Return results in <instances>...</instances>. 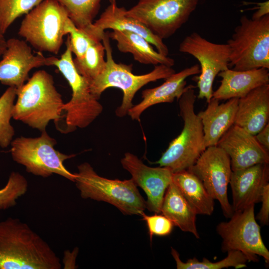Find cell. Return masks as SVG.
Instances as JSON below:
<instances>
[{"label": "cell", "mask_w": 269, "mask_h": 269, "mask_svg": "<svg viewBox=\"0 0 269 269\" xmlns=\"http://www.w3.org/2000/svg\"><path fill=\"white\" fill-rule=\"evenodd\" d=\"M60 258L26 223L0 221V269H60Z\"/></svg>", "instance_id": "1"}, {"label": "cell", "mask_w": 269, "mask_h": 269, "mask_svg": "<svg viewBox=\"0 0 269 269\" xmlns=\"http://www.w3.org/2000/svg\"><path fill=\"white\" fill-rule=\"evenodd\" d=\"M12 118L40 132L46 131L51 121L63 118L64 103L52 76L45 70L35 72L26 83L16 89Z\"/></svg>", "instance_id": "2"}, {"label": "cell", "mask_w": 269, "mask_h": 269, "mask_svg": "<svg viewBox=\"0 0 269 269\" xmlns=\"http://www.w3.org/2000/svg\"><path fill=\"white\" fill-rule=\"evenodd\" d=\"M107 55L106 67L103 72L90 82L91 93L99 99L102 93L109 88H117L123 92V99L115 114L119 117L128 115L134 106L133 100L136 93L147 84L160 79H166L175 71L163 64L155 65L150 72L135 75L132 72V65L116 63L113 57L109 32H105L102 39Z\"/></svg>", "instance_id": "3"}, {"label": "cell", "mask_w": 269, "mask_h": 269, "mask_svg": "<svg viewBox=\"0 0 269 269\" xmlns=\"http://www.w3.org/2000/svg\"><path fill=\"white\" fill-rule=\"evenodd\" d=\"M194 88L192 85H188L178 100L180 116L183 121L180 134L155 162L170 168L173 173L188 169L206 148L201 121L194 111L196 99Z\"/></svg>", "instance_id": "4"}, {"label": "cell", "mask_w": 269, "mask_h": 269, "mask_svg": "<svg viewBox=\"0 0 269 269\" xmlns=\"http://www.w3.org/2000/svg\"><path fill=\"white\" fill-rule=\"evenodd\" d=\"M77 168L74 182L82 198L107 202L127 215H140L146 209V201L132 178L121 180L101 176L88 162Z\"/></svg>", "instance_id": "5"}, {"label": "cell", "mask_w": 269, "mask_h": 269, "mask_svg": "<svg viewBox=\"0 0 269 269\" xmlns=\"http://www.w3.org/2000/svg\"><path fill=\"white\" fill-rule=\"evenodd\" d=\"M227 44L233 69H269V14L256 20L242 16Z\"/></svg>", "instance_id": "6"}, {"label": "cell", "mask_w": 269, "mask_h": 269, "mask_svg": "<svg viewBox=\"0 0 269 269\" xmlns=\"http://www.w3.org/2000/svg\"><path fill=\"white\" fill-rule=\"evenodd\" d=\"M56 144V140L44 131L38 137L20 136L13 139L10 152L12 159L23 165L28 173L44 178L55 174L74 182L75 173L67 169L64 162L76 155L55 149Z\"/></svg>", "instance_id": "7"}, {"label": "cell", "mask_w": 269, "mask_h": 269, "mask_svg": "<svg viewBox=\"0 0 269 269\" xmlns=\"http://www.w3.org/2000/svg\"><path fill=\"white\" fill-rule=\"evenodd\" d=\"M69 17L56 0H43L25 14L18 34L38 51L57 54Z\"/></svg>", "instance_id": "8"}, {"label": "cell", "mask_w": 269, "mask_h": 269, "mask_svg": "<svg viewBox=\"0 0 269 269\" xmlns=\"http://www.w3.org/2000/svg\"><path fill=\"white\" fill-rule=\"evenodd\" d=\"M52 66L56 67L63 75L72 92L71 99L63 107L65 112V132L87 127L101 114L103 107L91 93L90 82L76 69L68 45L60 58L53 57Z\"/></svg>", "instance_id": "9"}, {"label": "cell", "mask_w": 269, "mask_h": 269, "mask_svg": "<svg viewBox=\"0 0 269 269\" xmlns=\"http://www.w3.org/2000/svg\"><path fill=\"white\" fill-rule=\"evenodd\" d=\"M199 0H138L126 13L161 39L172 36L189 19Z\"/></svg>", "instance_id": "10"}, {"label": "cell", "mask_w": 269, "mask_h": 269, "mask_svg": "<svg viewBox=\"0 0 269 269\" xmlns=\"http://www.w3.org/2000/svg\"><path fill=\"white\" fill-rule=\"evenodd\" d=\"M254 207L253 205L234 212L230 219L219 223L216 230L222 240L223 252L239 251L247 257L248 262H257L261 256L269 264V251L263 241Z\"/></svg>", "instance_id": "11"}, {"label": "cell", "mask_w": 269, "mask_h": 269, "mask_svg": "<svg viewBox=\"0 0 269 269\" xmlns=\"http://www.w3.org/2000/svg\"><path fill=\"white\" fill-rule=\"evenodd\" d=\"M179 51L192 55L198 61L200 72L196 77L199 89L197 98L205 99L208 103L212 98L215 77L220 72L229 68L228 45L211 42L194 32L181 41Z\"/></svg>", "instance_id": "12"}, {"label": "cell", "mask_w": 269, "mask_h": 269, "mask_svg": "<svg viewBox=\"0 0 269 269\" xmlns=\"http://www.w3.org/2000/svg\"><path fill=\"white\" fill-rule=\"evenodd\" d=\"M187 170L200 179L210 195L219 202L224 215L230 218L233 210L228 198V186L232 170L226 152L217 145L208 147Z\"/></svg>", "instance_id": "13"}, {"label": "cell", "mask_w": 269, "mask_h": 269, "mask_svg": "<svg viewBox=\"0 0 269 269\" xmlns=\"http://www.w3.org/2000/svg\"><path fill=\"white\" fill-rule=\"evenodd\" d=\"M53 58L45 57L40 51L33 53L31 47L23 40L9 38L0 61V83L18 89L27 81L32 69L52 66Z\"/></svg>", "instance_id": "14"}, {"label": "cell", "mask_w": 269, "mask_h": 269, "mask_svg": "<svg viewBox=\"0 0 269 269\" xmlns=\"http://www.w3.org/2000/svg\"><path fill=\"white\" fill-rule=\"evenodd\" d=\"M121 163L131 174L135 185L143 189L147 195L146 209L160 213L165 191L172 181L173 172L167 167L148 166L131 152L125 153Z\"/></svg>", "instance_id": "15"}, {"label": "cell", "mask_w": 269, "mask_h": 269, "mask_svg": "<svg viewBox=\"0 0 269 269\" xmlns=\"http://www.w3.org/2000/svg\"><path fill=\"white\" fill-rule=\"evenodd\" d=\"M217 146L229 156L232 171L269 163V151L258 142L255 135L235 125L223 135Z\"/></svg>", "instance_id": "16"}, {"label": "cell", "mask_w": 269, "mask_h": 269, "mask_svg": "<svg viewBox=\"0 0 269 269\" xmlns=\"http://www.w3.org/2000/svg\"><path fill=\"white\" fill-rule=\"evenodd\" d=\"M110 4L85 31L92 38L102 41L106 29L125 30L135 33L154 46L160 54L167 56L169 50L163 40L153 34L143 24L127 15L124 7H119L116 0H110Z\"/></svg>", "instance_id": "17"}, {"label": "cell", "mask_w": 269, "mask_h": 269, "mask_svg": "<svg viewBox=\"0 0 269 269\" xmlns=\"http://www.w3.org/2000/svg\"><path fill=\"white\" fill-rule=\"evenodd\" d=\"M269 163H260L232 171L229 184L233 212L261 202L264 186L269 183Z\"/></svg>", "instance_id": "18"}, {"label": "cell", "mask_w": 269, "mask_h": 269, "mask_svg": "<svg viewBox=\"0 0 269 269\" xmlns=\"http://www.w3.org/2000/svg\"><path fill=\"white\" fill-rule=\"evenodd\" d=\"M200 72V66L196 64L174 73L157 87L143 90L142 101L134 105L129 110L128 115L132 120L139 121L142 113L150 107L160 103H171L175 99L178 100L188 88L186 79Z\"/></svg>", "instance_id": "19"}, {"label": "cell", "mask_w": 269, "mask_h": 269, "mask_svg": "<svg viewBox=\"0 0 269 269\" xmlns=\"http://www.w3.org/2000/svg\"><path fill=\"white\" fill-rule=\"evenodd\" d=\"M269 84L258 87L238 99L234 125L255 135L269 123Z\"/></svg>", "instance_id": "20"}, {"label": "cell", "mask_w": 269, "mask_h": 269, "mask_svg": "<svg viewBox=\"0 0 269 269\" xmlns=\"http://www.w3.org/2000/svg\"><path fill=\"white\" fill-rule=\"evenodd\" d=\"M220 85L212 98L220 100L241 98L254 89L269 84V69L260 68L239 71L229 68L220 72Z\"/></svg>", "instance_id": "21"}, {"label": "cell", "mask_w": 269, "mask_h": 269, "mask_svg": "<svg viewBox=\"0 0 269 269\" xmlns=\"http://www.w3.org/2000/svg\"><path fill=\"white\" fill-rule=\"evenodd\" d=\"M238 103V98H232L223 103L212 98L207 108L200 112L206 148L217 145L223 135L234 124Z\"/></svg>", "instance_id": "22"}, {"label": "cell", "mask_w": 269, "mask_h": 269, "mask_svg": "<svg viewBox=\"0 0 269 269\" xmlns=\"http://www.w3.org/2000/svg\"><path fill=\"white\" fill-rule=\"evenodd\" d=\"M110 38L117 42V47L123 53H130L136 61L144 64H163L169 67L174 65L173 59L155 51L144 38L135 33L113 30L109 32Z\"/></svg>", "instance_id": "23"}, {"label": "cell", "mask_w": 269, "mask_h": 269, "mask_svg": "<svg viewBox=\"0 0 269 269\" xmlns=\"http://www.w3.org/2000/svg\"><path fill=\"white\" fill-rule=\"evenodd\" d=\"M161 213L181 231L200 238L196 225L197 214L172 181L165 191Z\"/></svg>", "instance_id": "24"}, {"label": "cell", "mask_w": 269, "mask_h": 269, "mask_svg": "<svg viewBox=\"0 0 269 269\" xmlns=\"http://www.w3.org/2000/svg\"><path fill=\"white\" fill-rule=\"evenodd\" d=\"M172 181L197 214L212 215L214 199L196 175L188 170H182L173 173Z\"/></svg>", "instance_id": "25"}, {"label": "cell", "mask_w": 269, "mask_h": 269, "mask_svg": "<svg viewBox=\"0 0 269 269\" xmlns=\"http://www.w3.org/2000/svg\"><path fill=\"white\" fill-rule=\"evenodd\" d=\"M171 255L174 258L177 269H221L234 267L236 269L245 268L248 260L245 255L237 250L227 252L228 256L221 261L212 262L206 258H203L201 262L196 258L189 259L186 262H183L176 250L171 248Z\"/></svg>", "instance_id": "26"}, {"label": "cell", "mask_w": 269, "mask_h": 269, "mask_svg": "<svg viewBox=\"0 0 269 269\" xmlns=\"http://www.w3.org/2000/svg\"><path fill=\"white\" fill-rule=\"evenodd\" d=\"M105 48L102 41L93 39L84 56L73 59L78 72L90 82L104 70Z\"/></svg>", "instance_id": "27"}, {"label": "cell", "mask_w": 269, "mask_h": 269, "mask_svg": "<svg viewBox=\"0 0 269 269\" xmlns=\"http://www.w3.org/2000/svg\"><path fill=\"white\" fill-rule=\"evenodd\" d=\"M66 10L74 24L86 30L93 23L102 0H56Z\"/></svg>", "instance_id": "28"}, {"label": "cell", "mask_w": 269, "mask_h": 269, "mask_svg": "<svg viewBox=\"0 0 269 269\" xmlns=\"http://www.w3.org/2000/svg\"><path fill=\"white\" fill-rule=\"evenodd\" d=\"M16 98V88L8 87L0 97V147L6 148L13 140L15 131L10 124Z\"/></svg>", "instance_id": "29"}, {"label": "cell", "mask_w": 269, "mask_h": 269, "mask_svg": "<svg viewBox=\"0 0 269 269\" xmlns=\"http://www.w3.org/2000/svg\"><path fill=\"white\" fill-rule=\"evenodd\" d=\"M43 0H0V33L6 32L19 17L28 13Z\"/></svg>", "instance_id": "30"}, {"label": "cell", "mask_w": 269, "mask_h": 269, "mask_svg": "<svg viewBox=\"0 0 269 269\" xmlns=\"http://www.w3.org/2000/svg\"><path fill=\"white\" fill-rule=\"evenodd\" d=\"M28 182L18 172L10 174L5 185L0 189V209L6 210L14 206L17 200L27 191Z\"/></svg>", "instance_id": "31"}, {"label": "cell", "mask_w": 269, "mask_h": 269, "mask_svg": "<svg viewBox=\"0 0 269 269\" xmlns=\"http://www.w3.org/2000/svg\"><path fill=\"white\" fill-rule=\"evenodd\" d=\"M68 45L77 59L82 58L91 43L92 38L85 31L78 28L69 18L66 26Z\"/></svg>", "instance_id": "32"}, {"label": "cell", "mask_w": 269, "mask_h": 269, "mask_svg": "<svg viewBox=\"0 0 269 269\" xmlns=\"http://www.w3.org/2000/svg\"><path fill=\"white\" fill-rule=\"evenodd\" d=\"M140 216L146 223L151 241L153 236H166L172 232L174 225L164 215L155 213L153 215L148 216L142 212Z\"/></svg>", "instance_id": "33"}, {"label": "cell", "mask_w": 269, "mask_h": 269, "mask_svg": "<svg viewBox=\"0 0 269 269\" xmlns=\"http://www.w3.org/2000/svg\"><path fill=\"white\" fill-rule=\"evenodd\" d=\"M262 207L257 218L262 225H267L269 221V184L264 187L261 199Z\"/></svg>", "instance_id": "34"}, {"label": "cell", "mask_w": 269, "mask_h": 269, "mask_svg": "<svg viewBox=\"0 0 269 269\" xmlns=\"http://www.w3.org/2000/svg\"><path fill=\"white\" fill-rule=\"evenodd\" d=\"M258 142L267 151H269V123L255 135Z\"/></svg>", "instance_id": "35"}, {"label": "cell", "mask_w": 269, "mask_h": 269, "mask_svg": "<svg viewBox=\"0 0 269 269\" xmlns=\"http://www.w3.org/2000/svg\"><path fill=\"white\" fill-rule=\"evenodd\" d=\"M259 6L258 9L254 13L251 18L252 19H259L263 16L269 14V0L263 2L258 3Z\"/></svg>", "instance_id": "36"}, {"label": "cell", "mask_w": 269, "mask_h": 269, "mask_svg": "<svg viewBox=\"0 0 269 269\" xmlns=\"http://www.w3.org/2000/svg\"><path fill=\"white\" fill-rule=\"evenodd\" d=\"M7 40L4 34L0 33V56H1L6 48Z\"/></svg>", "instance_id": "37"}]
</instances>
